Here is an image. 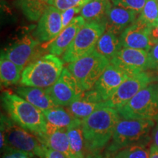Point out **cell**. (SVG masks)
<instances>
[{
    "label": "cell",
    "mask_w": 158,
    "mask_h": 158,
    "mask_svg": "<svg viewBox=\"0 0 158 158\" xmlns=\"http://www.w3.org/2000/svg\"><path fill=\"white\" fill-rule=\"evenodd\" d=\"M46 91L55 103L62 107H68L84 92L68 68H64L59 78Z\"/></svg>",
    "instance_id": "9c48e42d"
},
{
    "label": "cell",
    "mask_w": 158,
    "mask_h": 158,
    "mask_svg": "<svg viewBox=\"0 0 158 158\" xmlns=\"http://www.w3.org/2000/svg\"><path fill=\"white\" fill-rule=\"evenodd\" d=\"M83 6H78V7H74L65 10L64 11L61 12L62 13V29L66 28L70 23L72 22L78 14L81 13Z\"/></svg>",
    "instance_id": "4dcf8cb0"
},
{
    "label": "cell",
    "mask_w": 158,
    "mask_h": 158,
    "mask_svg": "<svg viewBox=\"0 0 158 158\" xmlns=\"http://www.w3.org/2000/svg\"><path fill=\"white\" fill-rule=\"evenodd\" d=\"M71 152L73 158H84V138L82 130V120L75 118L67 128Z\"/></svg>",
    "instance_id": "7402d4cb"
},
{
    "label": "cell",
    "mask_w": 158,
    "mask_h": 158,
    "mask_svg": "<svg viewBox=\"0 0 158 158\" xmlns=\"http://www.w3.org/2000/svg\"><path fill=\"white\" fill-rule=\"evenodd\" d=\"M62 30L61 11L50 5L39 19L33 35L39 42L48 43L53 40Z\"/></svg>",
    "instance_id": "4fadbf2b"
},
{
    "label": "cell",
    "mask_w": 158,
    "mask_h": 158,
    "mask_svg": "<svg viewBox=\"0 0 158 158\" xmlns=\"http://www.w3.org/2000/svg\"><path fill=\"white\" fill-rule=\"evenodd\" d=\"M153 145L158 148V117L156 119V125L153 132Z\"/></svg>",
    "instance_id": "8d00e7d4"
},
{
    "label": "cell",
    "mask_w": 158,
    "mask_h": 158,
    "mask_svg": "<svg viewBox=\"0 0 158 158\" xmlns=\"http://www.w3.org/2000/svg\"><path fill=\"white\" fill-rule=\"evenodd\" d=\"M110 62L95 50L68 65L84 92L94 89Z\"/></svg>",
    "instance_id": "52a82bcc"
},
{
    "label": "cell",
    "mask_w": 158,
    "mask_h": 158,
    "mask_svg": "<svg viewBox=\"0 0 158 158\" xmlns=\"http://www.w3.org/2000/svg\"><path fill=\"white\" fill-rule=\"evenodd\" d=\"M44 158H68L66 155L62 152H59L56 150L49 149L47 147L45 149V154Z\"/></svg>",
    "instance_id": "836d02e7"
},
{
    "label": "cell",
    "mask_w": 158,
    "mask_h": 158,
    "mask_svg": "<svg viewBox=\"0 0 158 158\" xmlns=\"http://www.w3.org/2000/svg\"><path fill=\"white\" fill-rule=\"evenodd\" d=\"M122 47L149 51L153 46L150 27L138 18L119 36Z\"/></svg>",
    "instance_id": "5bb4252c"
},
{
    "label": "cell",
    "mask_w": 158,
    "mask_h": 158,
    "mask_svg": "<svg viewBox=\"0 0 158 158\" xmlns=\"http://www.w3.org/2000/svg\"><path fill=\"white\" fill-rule=\"evenodd\" d=\"M157 83H158V76H157Z\"/></svg>",
    "instance_id": "ab89813d"
},
{
    "label": "cell",
    "mask_w": 158,
    "mask_h": 158,
    "mask_svg": "<svg viewBox=\"0 0 158 158\" xmlns=\"http://www.w3.org/2000/svg\"><path fill=\"white\" fill-rule=\"evenodd\" d=\"M43 142L49 149L62 152L68 158H73L71 152L67 128L56 127L47 123V133Z\"/></svg>",
    "instance_id": "ffe728a7"
},
{
    "label": "cell",
    "mask_w": 158,
    "mask_h": 158,
    "mask_svg": "<svg viewBox=\"0 0 158 158\" xmlns=\"http://www.w3.org/2000/svg\"><path fill=\"white\" fill-rule=\"evenodd\" d=\"M150 39L153 45L158 44V24L150 27Z\"/></svg>",
    "instance_id": "e575fe53"
},
{
    "label": "cell",
    "mask_w": 158,
    "mask_h": 158,
    "mask_svg": "<svg viewBox=\"0 0 158 158\" xmlns=\"http://www.w3.org/2000/svg\"><path fill=\"white\" fill-rule=\"evenodd\" d=\"M138 19L150 27L158 24V0H148Z\"/></svg>",
    "instance_id": "4316f807"
},
{
    "label": "cell",
    "mask_w": 158,
    "mask_h": 158,
    "mask_svg": "<svg viewBox=\"0 0 158 158\" xmlns=\"http://www.w3.org/2000/svg\"><path fill=\"white\" fill-rule=\"evenodd\" d=\"M155 124L152 119L120 118L107 147V152L116 153L124 148L145 141Z\"/></svg>",
    "instance_id": "5b68a950"
},
{
    "label": "cell",
    "mask_w": 158,
    "mask_h": 158,
    "mask_svg": "<svg viewBox=\"0 0 158 158\" xmlns=\"http://www.w3.org/2000/svg\"><path fill=\"white\" fill-rule=\"evenodd\" d=\"M89 1V0H49L48 5L62 12L71 7L83 6Z\"/></svg>",
    "instance_id": "f546056e"
},
{
    "label": "cell",
    "mask_w": 158,
    "mask_h": 158,
    "mask_svg": "<svg viewBox=\"0 0 158 158\" xmlns=\"http://www.w3.org/2000/svg\"><path fill=\"white\" fill-rule=\"evenodd\" d=\"M149 150L142 144L125 147L115 154L113 158H149Z\"/></svg>",
    "instance_id": "83f0119b"
},
{
    "label": "cell",
    "mask_w": 158,
    "mask_h": 158,
    "mask_svg": "<svg viewBox=\"0 0 158 158\" xmlns=\"http://www.w3.org/2000/svg\"><path fill=\"white\" fill-rule=\"evenodd\" d=\"M40 1L44 2H46V3H48V2H49V0H40Z\"/></svg>",
    "instance_id": "f35d334b"
},
{
    "label": "cell",
    "mask_w": 158,
    "mask_h": 158,
    "mask_svg": "<svg viewBox=\"0 0 158 158\" xmlns=\"http://www.w3.org/2000/svg\"><path fill=\"white\" fill-rule=\"evenodd\" d=\"M111 6L110 0H89L83 5L80 15L86 22L106 23V15Z\"/></svg>",
    "instance_id": "44dd1931"
},
{
    "label": "cell",
    "mask_w": 158,
    "mask_h": 158,
    "mask_svg": "<svg viewBox=\"0 0 158 158\" xmlns=\"http://www.w3.org/2000/svg\"><path fill=\"white\" fill-rule=\"evenodd\" d=\"M105 31L106 23H85L62 56L64 62L70 64L93 51Z\"/></svg>",
    "instance_id": "ba28073f"
},
{
    "label": "cell",
    "mask_w": 158,
    "mask_h": 158,
    "mask_svg": "<svg viewBox=\"0 0 158 158\" xmlns=\"http://www.w3.org/2000/svg\"><path fill=\"white\" fill-rule=\"evenodd\" d=\"M85 23L86 21L81 15L75 18L66 28L62 29L53 40L48 43L49 54L57 56H63Z\"/></svg>",
    "instance_id": "e0dca14e"
},
{
    "label": "cell",
    "mask_w": 158,
    "mask_h": 158,
    "mask_svg": "<svg viewBox=\"0 0 158 158\" xmlns=\"http://www.w3.org/2000/svg\"><path fill=\"white\" fill-rule=\"evenodd\" d=\"M122 48L119 37L106 31L97 43L94 50L110 62Z\"/></svg>",
    "instance_id": "603a6c76"
},
{
    "label": "cell",
    "mask_w": 158,
    "mask_h": 158,
    "mask_svg": "<svg viewBox=\"0 0 158 158\" xmlns=\"http://www.w3.org/2000/svg\"><path fill=\"white\" fill-rule=\"evenodd\" d=\"M120 118L117 110L105 107L82 120L85 148L89 152H100L107 146Z\"/></svg>",
    "instance_id": "6da1fadb"
},
{
    "label": "cell",
    "mask_w": 158,
    "mask_h": 158,
    "mask_svg": "<svg viewBox=\"0 0 158 158\" xmlns=\"http://www.w3.org/2000/svg\"><path fill=\"white\" fill-rule=\"evenodd\" d=\"M117 110L124 119H157L158 83L149 84Z\"/></svg>",
    "instance_id": "8992f818"
},
{
    "label": "cell",
    "mask_w": 158,
    "mask_h": 158,
    "mask_svg": "<svg viewBox=\"0 0 158 158\" xmlns=\"http://www.w3.org/2000/svg\"><path fill=\"white\" fill-rule=\"evenodd\" d=\"M40 42L35 37L26 35L2 52V54L23 70L39 58Z\"/></svg>",
    "instance_id": "30bf717a"
},
{
    "label": "cell",
    "mask_w": 158,
    "mask_h": 158,
    "mask_svg": "<svg viewBox=\"0 0 158 158\" xmlns=\"http://www.w3.org/2000/svg\"><path fill=\"white\" fill-rule=\"evenodd\" d=\"M86 158H113L111 154L109 152L101 153L100 152H89L86 155Z\"/></svg>",
    "instance_id": "d590c367"
},
{
    "label": "cell",
    "mask_w": 158,
    "mask_h": 158,
    "mask_svg": "<svg viewBox=\"0 0 158 158\" xmlns=\"http://www.w3.org/2000/svg\"><path fill=\"white\" fill-rule=\"evenodd\" d=\"M47 123L56 127L68 128L75 120L73 116L62 106L43 111Z\"/></svg>",
    "instance_id": "d4e9b609"
},
{
    "label": "cell",
    "mask_w": 158,
    "mask_h": 158,
    "mask_svg": "<svg viewBox=\"0 0 158 158\" xmlns=\"http://www.w3.org/2000/svg\"><path fill=\"white\" fill-rule=\"evenodd\" d=\"M64 61L56 55H43L23 69L21 84L47 89L59 78L64 70Z\"/></svg>",
    "instance_id": "3957f363"
},
{
    "label": "cell",
    "mask_w": 158,
    "mask_h": 158,
    "mask_svg": "<svg viewBox=\"0 0 158 158\" xmlns=\"http://www.w3.org/2000/svg\"><path fill=\"white\" fill-rule=\"evenodd\" d=\"M23 152L30 157H45L47 147L40 138L17 124H13L2 114L1 115V149L5 147Z\"/></svg>",
    "instance_id": "277c9868"
},
{
    "label": "cell",
    "mask_w": 158,
    "mask_h": 158,
    "mask_svg": "<svg viewBox=\"0 0 158 158\" xmlns=\"http://www.w3.org/2000/svg\"><path fill=\"white\" fill-rule=\"evenodd\" d=\"M148 52L141 49L122 47L110 63L132 76L148 70Z\"/></svg>",
    "instance_id": "7c38bea8"
},
{
    "label": "cell",
    "mask_w": 158,
    "mask_h": 158,
    "mask_svg": "<svg viewBox=\"0 0 158 158\" xmlns=\"http://www.w3.org/2000/svg\"><path fill=\"white\" fill-rule=\"evenodd\" d=\"M148 0H110L112 5L139 15Z\"/></svg>",
    "instance_id": "f1b7e54d"
},
{
    "label": "cell",
    "mask_w": 158,
    "mask_h": 158,
    "mask_svg": "<svg viewBox=\"0 0 158 158\" xmlns=\"http://www.w3.org/2000/svg\"><path fill=\"white\" fill-rule=\"evenodd\" d=\"M130 77V75L110 63L94 89L100 94L104 101H107L115 94L122 83Z\"/></svg>",
    "instance_id": "2e32d148"
},
{
    "label": "cell",
    "mask_w": 158,
    "mask_h": 158,
    "mask_svg": "<svg viewBox=\"0 0 158 158\" xmlns=\"http://www.w3.org/2000/svg\"><path fill=\"white\" fill-rule=\"evenodd\" d=\"M109 107L107 101H104L94 89L84 92L81 98L77 99L68 106V110L76 118L83 120L96 110Z\"/></svg>",
    "instance_id": "9a60e30c"
},
{
    "label": "cell",
    "mask_w": 158,
    "mask_h": 158,
    "mask_svg": "<svg viewBox=\"0 0 158 158\" xmlns=\"http://www.w3.org/2000/svg\"><path fill=\"white\" fill-rule=\"evenodd\" d=\"M148 70L158 71V44L153 45L150 49L148 52Z\"/></svg>",
    "instance_id": "1f68e13d"
},
{
    "label": "cell",
    "mask_w": 158,
    "mask_h": 158,
    "mask_svg": "<svg viewBox=\"0 0 158 158\" xmlns=\"http://www.w3.org/2000/svg\"><path fill=\"white\" fill-rule=\"evenodd\" d=\"M2 103L12 121L43 141L47 133V121L42 110L10 91L2 94Z\"/></svg>",
    "instance_id": "7a4b0ae2"
},
{
    "label": "cell",
    "mask_w": 158,
    "mask_h": 158,
    "mask_svg": "<svg viewBox=\"0 0 158 158\" xmlns=\"http://www.w3.org/2000/svg\"><path fill=\"white\" fill-rule=\"evenodd\" d=\"M29 155L19 150L13 149L10 147H6L2 158H31Z\"/></svg>",
    "instance_id": "d6a6232c"
},
{
    "label": "cell",
    "mask_w": 158,
    "mask_h": 158,
    "mask_svg": "<svg viewBox=\"0 0 158 158\" xmlns=\"http://www.w3.org/2000/svg\"><path fill=\"white\" fill-rule=\"evenodd\" d=\"M152 78L147 72L130 76L122 83L115 94L107 100L108 106L118 110L133 99L138 92L151 84Z\"/></svg>",
    "instance_id": "8fae6325"
},
{
    "label": "cell",
    "mask_w": 158,
    "mask_h": 158,
    "mask_svg": "<svg viewBox=\"0 0 158 158\" xmlns=\"http://www.w3.org/2000/svg\"><path fill=\"white\" fill-rule=\"evenodd\" d=\"M49 6L48 3L40 0H20L21 10L31 21H39Z\"/></svg>",
    "instance_id": "484cf974"
},
{
    "label": "cell",
    "mask_w": 158,
    "mask_h": 158,
    "mask_svg": "<svg viewBox=\"0 0 158 158\" xmlns=\"http://www.w3.org/2000/svg\"><path fill=\"white\" fill-rule=\"evenodd\" d=\"M15 92L18 95L21 97L43 112L58 107L49 96L46 89L22 85L16 88Z\"/></svg>",
    "instance_id": "d6986e66"
},
{
    "label": "cell",
    "mask_w": 158,
    "mask_h": 158,
    "mask_svg": "<svg viewBox=\"0 0 158 158\" xmlns=\"http://www.w3.org/2000/svg\"><path fill=\"white\" fill-rule=\"evenodd\" d=\"M149 158H158V148L153 144L150 147Z\"/></svg>",
    "instance_id": "74e56055"
},
{
    "label": "cell",
    "mask_w": 158,
    "mask_h": 158,
    "mask_svg": "<svg viewBox=\"0 0 158 158\" xmlns=\"http://www.w3.org/2000/svg\"><path fill=\"white\" fill-rule=\"evenodd\" d=\"M22 72V69L2 53L0 59V79L2 86H9L18 84L21 80Z\"/></svg>",
    "instance_id": "cb8c5ba5"
},
{
    "label": "cell",
    "mask_w": 158,
    "mask_h": 158,
    "mask_svg": "<svg viewBox=\"0 0 158 158\" xmlns=\"http://www.w3.org/2000/svg\"><path fill=\"white\" fill-rule=\"evenodd\" d=\"M138 14L112 5L106 19V31L119 37L138 19Z\"/></svg>",
    "instance_id": "ac0fdd59"
}]
</instances>
